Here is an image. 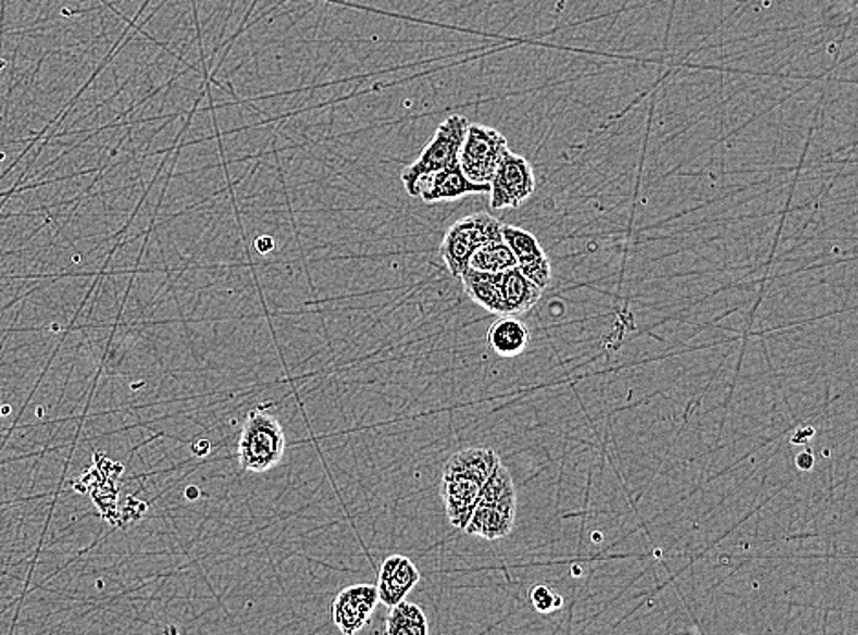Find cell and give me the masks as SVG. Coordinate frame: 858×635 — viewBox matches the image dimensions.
I'll return each mask as SVG.
<instances>
[{"mask_svg": "<svg viewBox=\"0 0 858 635\" xmlns=\"http://www.w3.org/2000/svg\"><path fill=\"white\" fill-rule=\"evenodd\" d=\"M286 452V434L270 404L251 410L238 439V463L246 473L260 474L277 468Z\"/></svg>", "mask_w": 858, "mask_h": 635, "instance_id": "1", "label": "cell"}, {"mask_svg": "<svg viewBox=\"0 0 858 635\" xmlns=\"http://www.w3.org/2000/svg\"><path fill=\"white\" fill-rule=\"evenodd\" d=\"M467 128H469V120L458 114L447 117L439 125L420 158L401 173V182L410 197H418L421 179L458 163V154L465 139Z\"/></svg>", "mask_w": 858, "mask_h": 635, "instance_id": "2", "label": "cell"}, {"mask_svg": "<svg viewBox=\"0 0 858 635\" xmlns=\"http://www.w3.org/2000/svg\"><path fill=\"white\" fill-rule=\"evenodd\" d=\"M500 220L489 213L469 214L458 220L445 233L444 242L439 248L445 266L452 277H460L469 267V260L476 249L493 240H501Z\"/></svg>", "mask_w": 858, "mask_h": 635, "instance_id": "3", "label": "cell"}, {"mask_svg": "<svg viewBox=\"0 0 858 635\" xmlns=\"http://www.w3.org/2000/svg\"><path fill=\"white\" fill-rule=\"evenodd\" d=\"M509 152L503 134L496 128L478 123H469L465 139L461 144L458 163L467 178L476 184H489L496 167Z\"/></svg>", "mask_w": 858, "mask_h": 635, "instance_id": "4", "label": "cell"}, {"mask_svg": "<svg viewBox=\"0 0 858 635\" xmlns=\"http://www.w3.org/2000/svg\"><path fill=\"white\" fill-rule=\"evenodd\" d=\"M536 179L531 163L520 154L507 152L489 182L490 209H517L535 192Z\"/></svg>", "mask_w": 858, "mask_h": 635, "instance_id": "5", "label": "cell"}, {"mask_svg": "<svg viewBox=\"0 0 858 635\" xmlns=\"http://www.w3.org/2000/svg\"><path fill=\"white\" fill-rule=\"evenodd\" d=\"M377 605H380V594L374 584H353L340 589L335 597L332 605V619L343 634H358L370 623Z\"/></svg>", "mask_w": 858, "mask_h": 635, "instance_id": "6", "label": "cell"}, {"mask_svg": "<svg viewBox=\"0 0 858 635\" xmlns=\"http://www.w3.org/2000/svg\"><path fill=\"white\" fill-rule=\"evenodd\" d=\"M501 237L513 251L517 267L530 278L538 288H548L551 283V264L548 254L542 249L535 235L525 232L522 227L501 226Z\"/></svg>", "mask_w": 858, "mask_h": 635, "instance_id": "7", "label": "cell"}, {"mask_svg": "<svg viewBox=\"0 0 858 635\" xmlns=\"http://www.w3.org/2000/svg\"><path fill=\"white\" fill-rule=\"evenodd\" d=\"M484 192H489V184L471 182L461 171L460 163L426 176L418 187V197L425 203L452 202L458 198Z\"/></svg>", "mask_w": 858, "mask_h": 635, "instance_id": "8", "label": "cell"}, {"mask_svg": "<svg viewBox=\"0 0 858 635\" xmlns=\"http://www.w3.org/2000/svg\"><path fill=\"white\" fill-rule=\"evenodd\" d=\"M482 485L478 480L469 478L463 474L442 473V500L450 526L463 532L478 502Z\"/></svg>", "mask_w": 858, "mask_h": 635, "instance_id": "9", "label": "cell"}, {"mask_svg": "<svg viewBox=\"0 0 858 635\" xmlns=\"http://www.w3.org/2000/svg\"><path fill=\"white\" fill-rule=\"evenodd\" d=\"M420 570L414 562L405 555H390L386 557L380 566L377 575V594L380 602L385 607H394L398 602L405 601L407 595L420 583Z\"/></svg>", "mask_w": 858, "mask_h": 635, "instance_id": "10", "label": "cell"}, {"mask_svg": "<svg viewBox=\"0 0 858 635\" xmlns=\"http://www.w3.org/2000/svg\"><path fill=\"white\" fill-rule=\"evenodd\" d=\"M500 291L503 299V315H520L536 307L542 297V288L531 283L519 267L500 272Z\"/></svg>", "mask_w": 858, "mask_h": 635, "instance_id": "11", "label": "cell"}, {"mask_svg": "<svg viewBox=\"0 0 858 635\" xmlns=\"http://www.w3.org/2000/svg\"><path fill=\"white\" fill-rule=\"evenodd\" d=\"M487 345L501 358H517L530 345V328L517 315H500L496 323L490 324Z\"/></svg>", "mask_w": 858, "mask_h": 635, "instance_id": "12", "label": "cell"}, {"mask_svg": "<svg viewBox=\"0 0 858 635\" xmlns=\"http://www.w3.org/2000/svg\"><path fill=\"white\" fill-rule=\"evenodd\" d=\"M517 514L506 513L503 509L489 503H476L463 533L485 540H500L513 532Z\"/></svg>", "mask_w": 858, "mask_h": 635, "instance_id": "13", "label": "cell"}, {"mask_svg": "<svg viewBox=\"0 0 858 635\" xmlns=\"http://www.w3.org/2000/svg\"><path fill=\"white\" fill-rule=\"evenodd\" d=\"M465 294L487 312L503 315V299L500 291V273L478 272L467 267L460 275Z\"/></svg>", "mask_w": 858, "mask_h": 635, "instance_id": "14", "label": "cell"}, {"mask_svg": "<svg viewBox=\"0 0 858 635\" xmlns=\"http://www.w3.org/2000/svg\"><path fill=\"white\" fill-rule=\"evenodd\" d=\"M498 463H500V458L489 447H471V449L452 455L449 462L445 463L444 471L445 473L463 474V476L478 480L480 484H484Z\"/></svg>", "mask_w": 858, "mask_h": 635, "instance_id": "15", "label": "cell"}, {"mask_svg": "<svg viewBox=\"0 0 858 635\" xmlns=\"http://www.w3.org/2000/svg\"><path fill=\"white\" fill-rule=\"evenodd\" d=\"M489 503L495 508L503 509L506 513L517 514V489L513 476L503 463H498L495 471L485 480L480 489L478 502Z\"/></svg>", "mask_w": 858, "mask_h": 635, "instance_id": "16", "label": "cell"}, {"mask_svg": "<svg viewBox=\"0 0 858 635\" xmlns=\"http://www.w3.org/2000/svg\"><path fill=\"white\" fill-rule=\"evenodd\" d=\"M386 634L426 635L428 634V619L418 605L405 599V601L390 607V613L386 618Z\"/></svg>", "mask_w": 858, "mask_h": 635, "instance_id": "17", "label": "cell"}, {"mask_svg": "<svg viewBox=\"0 0 858 635\" xmlns=\"http://www.w3.org/2000/svg\"><path fill=\"white\" fill-rule=\"evenodd\" d=\"M517 266L513 251L507 246L506 240H493L474 251L469 260V267L478 272L500 273L509 267Z\"/></svg>", "mask_w": 858, "mask_h": 635, "instance_id": "18", "label": "cell"}, {"mask_svg": "<svg viewBox=\"0 0 858 635\" xmlns=\"http://www.w3.org/2000/svg\"><path fill=\"white\" fill-rule=\"evenodd\" d=\"M530 601L531 607L535 608L538 613L557 612L564 605L562 595L557 594L555 589L548 588V586H542V584L531 588Z\"/></svg>", "mask_w": 858, "mask_h": 635, "instance_id": "19", "label": "cell"}, {"mask_svg": "<svg viewBox=\"0 0 858 635\" xmlns=\"http://www.w3.org/2000/svg\"><path fill=\"white\" fill-rule=\"evenodd\" d=\"M254 249L259 254H270L275 249V238L262 235V237L254 240Z\"/></svg>", "mask_w": 858, "mask_h": 635, "instance_id": "20", "label": "cell"}, {"mask_svg": "<svg viewBox=\"0 0 858 635\" xmlns=\"http://www.w3.org/2000/svg\"><path fill=\"white\" fill-rule=\"evenodd\" d=\"M795 462L796 468L800 469V471H804V473H807V471H811V469L815 468V457H812V452L809 451L800 452V455L796 457Z\"/></svg>", "mask_w": 858, "mask_h": 635, "instance_id": "21", "label": "cell"}, {"mask_svg": "<svg viewBox=\"0 0 858 635\" xmlns=\"http://www.w3.org/2000/svg\"><path fill=\"white\" fill-rule=\"evenodd\" d=\"M815 434H817L815 427H801L798 428V431H796L795 436L791 438V441H793V444L795 445L798 444L806 445L807 441H809V439H811L812 436H815Z\"/></svg>", "mask_w": 858, "mask_h": 635, "instance_id": "22", "label": "cell"}]
</instances>
